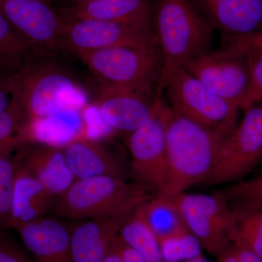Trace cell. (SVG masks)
<instances>
[{
  "instance_id": "cell-1",
  "label": "cell",
  "mask_w": 262,
  "mask_h": 262,
  "mask_svg": "<svg viewBox=\"0 0 262 262\" xmlns=\"http://www.w3.org/2000/svg\"><path fill=\"white\" fill-rule=\"evenodd\" d=\"M163 113L167 176L163 189L157 195L173 198L206 182L225 138L174 113L165 99Z\"/></svg>"
},
{
  "instance_id": "cell-2",
  "label": "cell",
  "mask_w": 262,
  "mask_h": 262,
  "mask_svg": "<svg viewBox=\"0 0 262 262\" xmlns=\"http://www.w3.org/2000/svg\"><path fill=\"white\" fill-rule=\"evenodd\" d=\"M56 58L32 53L13 73V97L20 103L27 120L48 118L88 106L83 88Z\"/></svg>"
},
{
  "instance_id": "cell-3",
  "label": "cell",
  "mask_w": 262,
  "mask_h": 262,
  "mask_svg": "<svg viewBox=\"0 0 262 262\" xmlns=\"http://www.w3.org/2000/svg\"><path fill=\"white\" fill-rule=\"evenodd\" d=\"M153 28L163 60L158 92L176 70L211 51L213 29L190 0H158Z\"/></svg>"
},
{
  "instance_id": "cell-4",
  "label": "cell",
  "mask_w": 262,
  "mask_h": 262,
  "mask_svg": "<svg viewBox=\"0 0 262 262\" xmlns=\"http://www.w3.org/2000/svg\"><path fill=\"white\" fill-rule=\"evenodd\" d=\"M152 195L147 188L111 176L76 179L57 200L55 213L80 221L101 217H126Z\"/></svg>"
},
{
  "instance_id": "cell-5",
  "label": "cell",
  "mask_w": 262,
  "mask_h": 262,
  "mask_svg": "<svg viewBox=\"0 0 262 262\" xmlns=\"http://www.w3.org/2000/svg\"><path fill=\"white\" fill-rule=\"evenodd\" d=\"M76 57L100 84L159 94L163 60L158 42L106 48Z\"/></svg>"
},
{
  "instance_id": "cell-6",
  "label": "cell",
  "mask_w": 262,
  "mask_h": 262,
  "mask_svg": "<svg viewBox=\"0 0 262 262\" xmlns=\"http://www.w3.org/2000/svg\"><path fill=\"white\" fill-rule=\"evenodd\" d=\"M164 92L174 113L223 138L241 120L238 106L212 93L184 68L170 76Z\"/></svg>"
},
{
  "instance_id": "cell-7",
  "label": "cell",
  "mask_w": 262,
  "mask_h": 262,
  "mask_svg": "<svg viewBox=\"0 0 262 262\" xmlns=\"http://www.w3.org/2000/svg\"><path fill=\"white\" fill-rule=\"evenodd\" d=\"M237 126L222 141L214 168L203 185L242 181L262 162V104L243 112Z\"/></svg>"
},
{
  "instance_id": "cell-8",
  "label": "cell",
  "mask_w": 262,
  "mask_h": 262,
  "mask_svg": "<svg viewBox=\"0 0 262 262\" xmlns=\"http://www.w3.org/2000/svg\"><path fill=\"white\" fill-rule=\"evenodd\" d=\"M184 69L212 93L242 110L251 83L247 53L223 42L222 47L196 57Z\"/></svg>"
},
{
  "instance_id": "cell-9",
  "label": "cell",
  "mask_w": 262,
  "mask_h": 262,
  "mask_svg": "<svg viewBox=\"0 0 262 262\" xmlns=\"http://www.w3.org/2000/svg\"><path fill=\"white\" fill-rule=\"evenodd\" d=\"M0 12L33 54L58 57L63 53L64 18L53 0H0Z\"/></svg>"
},
{
  "instance_id": "cell-10",
  "label": "cell",
  "mask_w": 262,
  "mask_h": 262,
  "mask_svg": "<svg viewBox=\"0 0 262 262\" xmlns=\"http://www.w3.org/2000/svg\"><path fill=\"white\" fill-rule=\"evenodd\" d=\"M188 229L201 247L220 256L232 244L234 213L220 193H182L173 198Z\"/></svg>"
},
{
  "instance_id": "cell-11",
  "label": "cell",
  "mask_w": 262,
  "mask_h": 262,
  "mask_svg": "<svg viewBox=\"0 0 262 262\" xmlns=\"http://www.w3.org/2000/svg\"><path fill=\"white\" fill-rule=\"evenodd\" d=\"M63 18V53L67 52L77 56L81 53L106 48L143 46L157 42L153 27L98 19Z\"/></svg>"
},
{
  "instance_id": "cell-12",
  "label": "cell",
  "mask_w": 262,
  "mask_h": 262,
  "mask_svg": "<svg viewBox=\"0 0 262 262\" xmlns=\"http://www.w3.org/2000/svg\"><path fill=\"white\" fill-rule=\"evenodd\" d=\"M164 101L163 94L154 116L144 126L128 135L127 141L134 175L142 185L152 189L155 195L163 189L167 176Z\"/></svg>"
},
{
  "instance_id": "cell-13",
  "label": "cell",
  "mask_w": 262,
  "mask_h": 262,
  "mask_svg": "<svg viewBox=\"0 0 262 262\" xmlns=\"http://www.w3.org/2000/svg\"><path fill=\"white\" fill-rule=\"evenodd\" d=\"M95 106L112 131L130 135L154 116L163 94L100 84Z\"/></svg>"
},
{
  "instance_id": "cell-14",
  "label": "cell",
  "mask_w": 262,
  "mask_h": 262,
  "mask_svg": "<svg viewBox=\"0 0 262 262\" xmlns=\"http://www.w3.org/2000/svg\"><path fill=\"white\" fill-rule=\"evenodd\" d=\"M213 29L241 37L262 29V0H190Z\"/></svg>"
},
{
  "instance_id": "cell-15",
  "label": "cell",
  "mask_w": 262,
  "mask_h": 262,
  "mask_svg": "<svg viewBox=\"0 0 262 262\" xmlns=\"http://www.w3.org/2000/svg\"><path fill=\"white\" fill-rule=\"evenodd\" d=\"M15 160L49 192L61 196L76 180L63 149L39 144L26 143L17 147Z\"/></svg>"
},
{
  "instance_id": "cell-16",
  "label": "cell",
  "mask_w": 262,
  "mask_h": 262,
  "mask_svg": "<svg viewBox=\"0 0 262 262\" xmlns=\"http://www.w3.org/2000/svg\"><path fill=\"white\" fill-rule=\"evenodd\" d=\"M36 262H72L71 228L46 215L15 229Z\"/></svg>"
},
{
  "instance_id": "cell-17",
  "label": "cell",
  "mask_w": 262,
  "mask_h": 262,
  "mask_svg": "<svg viewBox=\"0 0 262 262\" xmlns=\"http://www.w3.org/2000/svg\"><path fill=\"white\" fill-rule=\"evenodd\" d=\"M126 217L79 221L71 228L72 262H102Z\"/></svg>"
},
{
  "instance_id": "cell-18",
  "label": "cell",
  "mask_w": 262,
  "mask_h": 262,
  "mask_svg": "<svg viewBox=\"0 0 262 262\" xmlns=\"http://www.w3.org/2000/svg\"><path fill=\"white\" fill-rule=\"evenodd\" d=\"M83 110H67L48 118L26 120L18 132L19 144L39 143L63 149L72 141L83 139Z\"/></svg>"
},
{
  "instance_id": "cell-19",
  "label": "cell",
  "mask_w": 262,
  "mask_h": 262,
  "mask_svg": "<svg viewBox=\"0 0 262 262\" xmlns=\"http://www.w3.org/2000/svg\"><path fill=\"white\" fill-rule=\"evenodd\" d=\"M15 164L14 192L9 226V229L15 230L54 211L58 198L49 192L16 160Z\"/></svg>"
},
{
  "instance_id": "cell-20",
  "label": "cell",
  "mask_w": 262,
  "mask_h": 262,
  "mask_svg": "<svg viewBox=\"0 0 262 262\" xmlns=\"http://www.w3.org/2000/svg\"><path fill=\"white\" fill-rule=\"evenodd\" d=\"M154 9L149 0H95L59 10L63 16L92 18L153 27Z\"/></svg>"
},
{
  "instance_id": "cell-21",
  "label": "cell",
  "mask_w": 262,
  "mask_h": 262,
  "mask_svg": "<svg viewBox=\"0 0 262 262\" xmlns=\"http://www.w3.org/2000/svg\"><path fill=\"white\" fill-rule=\"evenodd\" d=\"M62 149L75 179L101 176L126 179L125 170L118 160L98 141L79 139Z\"/></svg>"
},
{
  "instance_id": "cell-22",
  "label": "cell",
  "mask_w": 262,
  "mask_h": 262,
  "mask_svg": "<svg viewBox=\"0 0 262 262\" xmlns=\"http://www.w3.org/2000/svg\"><path fill=\"white\" fill-rule=\"evenodd\" d=\"M139 209L159 244L190 232L173 198L152 196Z\"/></svg>"
},
{
  "instance_id": "cell-23",
  "label": "cell",
  "mask_w": 262,
  "mask_h": 262,
  "mask_svg": "<svg viewBox=\"0 0 262 262\" xmlns=\"http://www.w3.org/2000/svg\"><path fill=\"white\" fill-rule=\"evenodd\" d=\"M118 236L139 252L144 261L165 262L159 241L141 215L139 207L122 222Z\"/></svg>"
},
{
  "instance_id": "cell-24",
  "label": "cell",
  "mask_w": 262,
  "mask_h": 262,
  "mask_svg": "<svg viewBox=\"0 0 262 262\" xmlns=\"http://www.w3.org/2000/svg\"><path fill=\"white\" fill-rule=\"evenodd\" d=\"M32 54L27 43L0 12V67L15 72Z\"/></svg>"
},
{
  "instance_id": "cell-25",
  "label": "cell",
  "mask_w": 262,
  "mask_h": 262,
  "mask_svg": "<svg viewBox=\"0 0 262 262\" xmlns=\"http://www.w3.org/2000/svg\"><path fill=\"white\" fill-rule=\"evenodd\" d=\"M232 211L262 208V172L256 177L227 184L216 191Z\"/></svg>"
},
{
  "instance_id": "cell-26",
  "label": "cell",
  "mask_w": 262,
  "mask_h": 262,
  "mask_svg": "<svg viewBox=\"0 0 262 262\" xmlns=\"http://www.w3.org/2000/svg\"><path fill=\"white\" fill-rule=\"evenodd\" d=\"M233 213L232 242L238 243L262 258V208Z\"/></svg>"
},
{
  "instance_id": "cell-27",
  "label": "cell",
  "mask_w": 262,
  "mask_h": 262,
  "mask_svg": "<svg viewBox=\"0 0 262 262\" xmlns=\"http://www.w3.org/2000/svg\"><path fill=\"white\" fill-rule=\"evenodd\" d=\"M12 151H0V229H9L11 220L16 170Z\"/></svg>"
},
{
  "instance_id": "cell-28",
  "label": "cell",
  "mask_w": 262,
  "mask_h": 262,
  "mask_svg": "<svg viewBox=\"0 0 262 262\" xmlns=\"http://www.w3.org/2000/svg\"><path fill=\"white\" fill-rule=\"evenodd\" d=\"M27 120L25 113L15 98L0 113V151H15L19 144L18 134Z\"/></svg>"
},
{
  "instance_id": "cell-29",
  "label": "cell",
  "mask_w": 262,
  "mask_h": 262,
  "mask_svg": "<svg viewBox=\"0 0 262 262\" xmlns=\"http://www.w3.org/2000/svg\"><path fill=\"white\" fill-rule=\"evenodd\" d=\"M165 262H178L200 256L201 246L191 232L160 244Z\"/></svg>"
},
{
  "instance_id": "cell-30",
  "label": "cell",
  "mask_w": 262,
  "mask_h": 262,
  "mask_svg": "<svg viewBox=\"0 0 262 262\" xmlns=\"http://www.w3.org/2000/svg\"><path fill=\"white\" fill-rule=\"evenodd\" d=\"M251 69V89L241 111L262 104V51L247 53Z\"/></svg>"
},
{
  "instance_id": "cell-31",
  "label": "cell",
  "mask_w": 262,
  "mask_h": 262,
  "mask_svg": "<svg viewBox=\"0 0 262 262\" xmlns=\"http://www.w3.org/2000/svg\"><path fill=\"white\" fill-rule=\"evenodd\" d=\"M223 42L246 53L262 51V29L241 37L223 36Z\"/></svg>"
},
{
  "instance_id": "cell-32",
  "label": "cell",
  "mask_w": 262,
  "mask_h": 262,
  "mask_svg": "<svg viewBox=\"0 0 262 262\" xmlns=\"http://www.w3.org/2000/svg\"><path fill=\"white\" fill-rule=\"evenodd\" d=\"M0 262H36L4 232H0Z\"/></svg>"
},
{
  "instance_id": "cell-33",
  "label": "cell",
  "mask_w": 262,
  "mask_h": 262,
  "mask_svg": "<svg viewBox=\"0 0 262 262\" xmlns=\"http://www.w3.org/2000/svg\"><path fill=\"white\" fill-rule=\"evenodd\" d=\"M0 67V113L9 106L13 98V75Z\"/></svg>"
},
{
  "instance_id": "cell-34",
  "label": "cell",
  "mask_w": 262,
  "mask_h": 262,
  "mask_svg": "<svg viewBox=\"0 0 262 262\" xmlns=\"http://www.w3.org/2000/svg\"><path fill=\"white\" fill-rule=\"evenodd\" d=\"M115 243L121 256L122 262H145L139 252L129 245L125 244L118 235L115 237Z\"/></svg>"
},
{
  "instance_id": "cell-35",
  "label": "cell",
  "mask_w": 262,
  "mask_h": 262,
  "mask_svg": "<svg viewBox=\"0 0 262 262\" xmlns=\"http://www.w3.org/2000/svg\"><path fill=\"white\" fill-rule=\"evenodd\" d=\"M216 262H239L232 245L221 253L220 256H217Z\"/></svg>"
},
{
  "instance_id": "cell-36",
  "label": "cell",
  "mask_w": 262,
  "mask_h": 262,
  "mask_svg": "<svg viewBox=\"0 0 262 262\" xmlns=\"http://www.w3.org/2000/svg\"><path fill=\"white\" fill-rule=\"evenodd\" d=\"M102 262H122L121 256H120L116 244H115V239H114L111 247L108 250L106 257L104 258Z\"/></svg>"
},
{
  "instance_id": "cell-37",
  "label": "cell",
  "mask_w": 262,
  "mask_h": 262,
  "mask_svg": "<svg viewBox=\"0 0 262 262\" xmlns=\"http://www.w3.org/2000/svg\"><path fill=\"white\" fill-rule=\"evenodd\" d=\"M68 1L72 3V6H78V5L88 4V3L94 2L95 0H68Z\"/></svg>"
},
{
  "instance_id": "cell-38",
  "label": "cell",
  "mask_w": 262,
  "mask_h": 262,
  "mask_svg": "<svg viewBox=\"0 0 262 262\" xmlns=\"http://www.w3.org/2000/svg\"><path fill=\"white\" fill-rule=\"evenodd\" d=\"M184 262H211L206 259V258L203 257V255H200V256H196V257L192 258V259L187 260V261Z\"/></svg>"
},
{
  "instance_id": "cell-39",
  "label": "cell",
  "mask_w": 262,
  "mask_h": 262,
  "mask_svg": "<svg viewBox=\"0 0 262 262\" xmlns=\"http://www.w3.org/2000/svg\"><path fill=\"white\" fill-rule=\"evenodd\" d=\"M54 3H58V2L63 1V0H53Z\"/></svg>"
}]
</instances>
